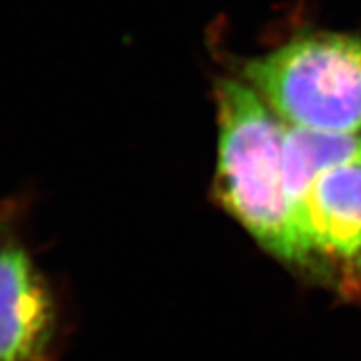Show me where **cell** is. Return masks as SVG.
<instances>
[{
  "instance_id": "cell-1",
  "label": "cell",
  "mask_w": 361,
  "mask_h": 361,
  "mask_svg": "<svg viewBox=\"0 0 361 361\" xmlns=\"http://www.w3.org/2000/svg\"><path fill=\"white\" fill-rule=\"evenodd\" d=\"M216 107L218 201L271 255L310 264L284 191L286 124L245 80H221Z\"/></svg>"
},
{
  "instance_id": "cell-3",
  "label": "cell",
  "mask_w": 361,
  "mask_h": 361,
  "mask_svg": "<svg viewBox=\"0 0 361 361\" xmlns=\"http://www.w3.org/2000/svg\"><path fill=\"white\" fill-rule=\"evenodd\" d=\"M54 333L51 291L0 211V361H49Z\"/></svg>"
},
{
  "instance_id": "cell-2",
  "label": "cell",
  "mask_w": 361,
  "mask_h": 361,
  "mask_svg": "<svg viewBox=\"0 0 361 361\" xmlns=\"http://www.w3.org/2000/svg\"><path fill=\"white\" fill-rule=\"evenodd\" d=\"M243 74L286 126L361 134V39L306 35L251 59Z\"/></svg>"
},
{
  "instance_id": "cell-4",
  "label": "cell",
  "mask_w": 361,
  "mask_h": 361,
  "mask_svg": "<svg viewBox=\"0 0 361 361\" xmlns=\"http://www.w3.org/2000/svg\"><path fill=\"white\" fill-rule=\"evenodd\" d=\"M300 234L310 263L329 256L361 271V157L318 176L301 213Z\"/></svg>"
},
{
  "instance_id": "cell-5",
  "label": "cell",
  "mask_w": 361,
  "mask_h": 361,
  "mask_svg": "<svg viewBox=\"0 0 361 361\" xmlns=\"http://www.w3.org/2000/svg\"><path fill=\"white\" fill-rule=\"evenodd\" d=\"M356 157H361V134H329L286 126L283 146V180L298 233L306 197L318 176Z\"/></svg>"
}]
</instances>
